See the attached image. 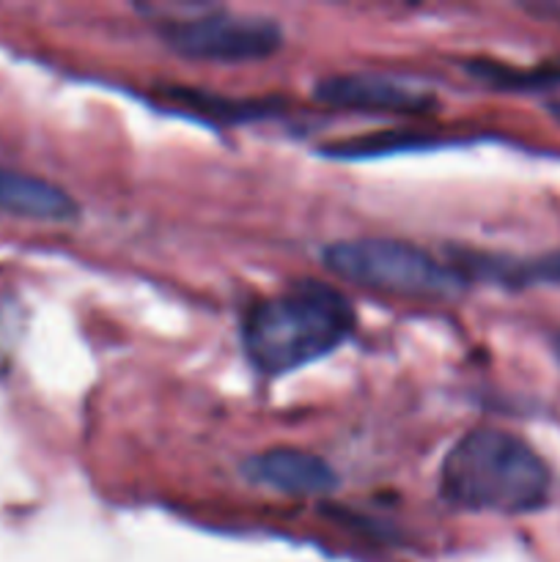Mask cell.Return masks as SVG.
<instances>
[{
    "label": "cell",
    "mask_w": 560,
    "mask_h": 562,
    "mask_svg": "<svg viewBox=\"0 0 560 562\" xmlns=\"http://www.w3.org/2000/svg\"><path fill=\"white\" fill-rule=\"evenodd\" d=\"M552 472L541 456L500 428H472L445 456L439 494L472 514L519 516L549 499Z\"/></svg>",
    "instance_id": "obj_1"
},
{
    "label": "cell",
    "mask_w": 560,
    "mask_h": 562,
    "mask_svg": "<svg viewBox=\"0 0 560 562\" xmlns=\"http://www.w3.org/2000/svg\"><path fill=\"white\" fill-rule=\"evenodd\" d=\"M355 329L344 294L322 283H300L258 302L242 327V346L264 376H283L322 360Z\"/></svg>",
    "instance_id": "obj_2"
},
{
    "label": "cell",
    "mask_w": 560,
    "mask_h": 562,
    "mask_svg": "<svg viewBox=\"0 0 560 562\" xmlns=\"http://www.w3.org/2000/svg\"><path fill=\"white\" fill-rule=\"evenodd\" d=\"M324 267L340 280L384 294L410 296V300H459L467 291V280L459 269L443 261L423 247L399 239H351L324 247Z\"/></svg>",
    "instance_id": "obj_3"
},
{
    "label": "cell",
    "mask_w": 560,
    "mask_h": 562,
    "mask_svg": "<svg viewBox=\"0 0 560 562\" xmlns=\"http://www.w3.org/2000/svg\"><path fill=\"white\" fill-rule=\"evenodd\" d=\"M163 38L176 55L209 64H247L264 60L283 47V27L269 16L214 14L173 20L163 27Z\"/></svg>",
    "instance_id": "obj_4"
},
{
    "label": "cell",
    "mask_w": 560,
    "mask_h": 562,
    "mask_svg": "<svg viewBox=\"0 0 560 562\" xmlns=\"http://www.w3.org/2000/svg\"><path fill=\"white\" fill-rule=\"evenodd\" d=\"M316 99L324 104L360 113H426L437 104L432 91L388 75H333L316 86Z\"/></svg>",
    "instance_id": "obj_5"
},
{
    "label": "cell",
    "mask_w": 560,
    "mask_h": 562,
    "mask_svg": "<svg viewBox=\"0 0 560 562\" xmlns=\"http://www.w3.org/2000/svg\"><path fill=\"white\" fill-rule=\"evenodd\" d=\"M247 481L285 497H327L338 488V472L318 456L296 448H272L245 461Z\"/></svg>",
    "instance_id": "obj_6"
},
{
    "label": "cell",
    "mask_w": 560,
    "mask_h": 562,
    "mask_svg": "<svg viewBox=\"0 0 560 562\" xmlns=\"http://www.w3.org/2000/svg\"><path fill=\"white\" fill-rule=\"evenodd\" d=\"M0 212L25 220L69 223L80 214V206L64 187L53 181L0 168Z\"/></svg>",
    "instance_id": "obj_7"
},
{
    "label": "cell",
    "mask_w": 560,
    "mask_h": 562,
    "mask_svg": "<svg viewBox=\"0 0 560 562\" xmlns=\"http://www.w3.org/2000/svg\"><path fill=\"white\" fill-rule=\"evenodd\" d=\"M472 75L483 77L486 82L508 91H536V88H547L560 82V69H536V71H519L508 69L500 64H472Z\"/></svg>",
    "instance_id": "obj_8"
},
{
    "label": "cell",
    "mask_w": 560,
    "mask_h": 562,
    "mask_svg": "<svg viewBox=\"0 0 560 562\" xmlns=\"http://www.w3.org/2000/svg\"><path fill=\"white\" fill-rule=\"evenodd\" d=\"M516 274L522 280H541V283L560 285V250L549 252V256L538 258V261L525 263V267H516Z\"/></svg>",
    "instance_id": "obj_9"
},
{
    "label": "cell",
    "mask_w": 560,
    "mask_h": 562,
    "mask_svg": "<svg viewBox=\"0 0 560 562\" xmlns=\"http://www.w3.org/2000/svg\"><path fill=\"white\" fill-rule=\"evenodd\" d=\"M555 351H558V357H560V333L555 335Z\"/></svg>",
    "instance_id": "obj_10"
}]
</instances>
